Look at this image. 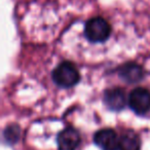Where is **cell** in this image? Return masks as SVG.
<instances>
[{
	"mask_svg": "<svg viewBox=\"0 0 150 150\" xmlns=\"http://www.w3.org/2000/svg\"><path fill=\"white\" fill-rule=\"evenodd\" d=\"M54 82L62 88H69L76 86L80 80L77 68L71 62H63L54 68L52 73Z\"/></svg>",
	"mask_w": 150,
	"mask_h": 150,
	"instance_id": "cell-1",
	"label": "cell"
},
{
	"mask_svg": "<svg viewBox=\"0 0 150 150\" xmlns=\"http://www.w3.org/2000/svg\"><path fill=\"white\" fill-rule=\"evenodd\" d=\"M111 34V26L104 18L96 17L88 20L84 26V36L91 42H104Z\"/></svg>",
	"mask_w": 150,
	"mask_h": 150,
	"instance_id": "cell-2",
	"label": "cell"
},
{
	"mask_svg": "<svg viewBox=\"0 0 150 150\" xmlns=\"http://www.w3.org/2000/svg\"><path fill=\"white\" fill-rule=\"evenodd\" d=\"M129 105L138 115H144L150 110V92L144 88H137L129 96Z\"/></svg>",
	"mask_w": 150,
	"mask_h": 150,
	"instance_id": "cell-3",
	"label": "cell"
},
{
	"mask_svg": "<svg viewBox=\"0 0 150 150\" xmlns=\"http://www.w3.org/2000/svg\"><path fill=\"white\" fill-rule=\"evenodd\" d=\"M80 134L74 127H66L61 133H59L57 138L59 150H76L80 144Z\"/></svg>",
	"mask_w": 150,
	"mask_h": 150,
	"instance_id": "cell-4",
	"label": "cell"
},
{
	"mask_svg": "<svg viewBox=\"0 0 150 150\" xmlns=\"http://www.w3.org/2000/svg\"><path fill=\"white\" fill-rule=\"evenodd\" d=\"M119 138L112 129H103L94 136V142L101 150H118Z\"/></svg>",
	"mask_w": 150,
	"mask_h": 150,
	"instance_id": "cell-5",
	"label": "cell"
},
{
	"mask_svg": "<svg viewBox=\"0 0 150 150\" xmlns=\"http://www.w3.org/2000/svg\"><path fill=\"white\" fill-rule=\"evenodd\" d=\"M104 103L108 109L112 111L121 110L127 104L125 92L119 88H109L104 94Z\"/></svg>",
	"mask_w": 150,
	"mask_h": 150,
	"instance_id": "cell-6",
	"label": "cell"
},
{
	"mask_svg": "<svg viewBox=\"0 0 150 150\" xmlns=\"http://www.w3.org/2000/svg\"><path fill=\"white\" fill-rule=\"evenodd\" d=\"M119 77L127 83H136L143 78V69L136 63H127L122 65L118 70Z\"/></svg>",
	"mask_w": 150,
	"mask_h": 150,
	"instance_id": "cell-7",
	"label": "cell"
},
{
	"mask_svg": "<svg viewBox=\"0 0 150 150\" xmlns=\"http://www.w3.org/2000/svg\"><path fill=\"white\" fill-rule=\"evenodd\" d=\"M140 138L134 132H127L119 137L118 150H140Z\"/></svg>",
	"mask_w": 150,
	"mask_h": 150,
	"instance_id": "cell-8",
	"label": "cell"
},
{
	"mask_svg": "<svg viewBox=\"0 0 150 150\" xmlns=\"http://www.w3.org/2000/svg\"><path fill=\"white\" fill-rule=\"evenodd\" d=\"M20 135H21V132L18 125H11V127H7L4 131V137L8 143H13V142H17L19 139Z\"/></svg>",
	"mask_w": 150,
	"mask_h": 150,
	"instance_id": "cell-9",
	"label": "cell"
}]
</instances>
